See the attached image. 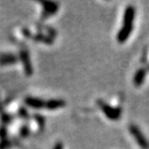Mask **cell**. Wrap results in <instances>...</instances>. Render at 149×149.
<instances>
[{"mask_svg":"<svg viewBox=\"0 0 149 149\" xmlns=\"http://www.w3.org/2000/svg\"><path fill=\"white\" fill-rule=\"evenodd\" d=\"M34 119L36 120V121L38 122V126L40 129L42 130V129L45 127V118L44 117H42L41 115L40 114H34Z\"/></svg>","mask_w":149,"mask_h":149,"instance_id":"11","label":"cell"},{"mask_svg":"<svg viewBox=\"0 0 149 149\" xmlns=\"http://www.w3.org/2000/svg\"><path fill=\"white\" fill-rule=\"evenodd\" d=\"M66 105V102L61 99H50L45 102V109L49 111H55Z\"/></svg>","mask_w":149,"mask_h":149,"instance_id":"8","label":"cell"},{"mask_svg":"<svg viewBox=\"0 0 149 149\" xmlns=\"http://www.w3.org/2000/svg\"><path fill=\"white\" fill-rule=\"evenodd\" d=\"M10 147V142L7 139L0 140V149H7Z\"/></svg>","mask_w":149,"mask_h":149,"instance_id":"14","label":"cell"},{"mask_svg":"<svg viewBox=\"0 0 149 149\" xmlns=\"http://www.w3.org/2000/svg\"><path fill=\"white\" fill-rule=\"evenodd\" d=\"M135 18V8L133 6H127L123 16V24L120 30L119 31L118 35H117V40L120 43H123L132 33L133 30V23Z\"/></svg>","mask_w":149,"mask_h":149,"instance_id":"1","label":"cell"},{"mask_svg":"<svg viewBox=\"0 0 149 149\" xmlns=\"http://www.w3.org/2000/svg\"><path fill=\"white\" fill-rule=\"evenodd\" d=\"M19 115L21 118H23V119H29V113H28L27 110L23 107L20 108V110H19Z\"/></svg>","mask_w":149,"mask_h":149,"instance_id":"13","label":"cell"},{"mask_svg":"<svg viewBox=\"0 0 149 149\" xmlns=\"http://www.w3.org/2000/svg\"><path fill=\"white\" fill-rule=\"evenodd\" d=\"M52 149H63V144L61 142H57Z\"/></svg>","mask_w":149,"mask_h":149,"instance_id":"16","label":"cell"},{"mask_svg":"<svg viewBox=\"0 0 149 149\" xmlns=\"http://www.w3.org/2000/svg\"><path fill=\"white\" fill-rule=\"evenodd\" d=\"M24 102L27 106L33 108V109H36V110H40L45 107V101L42 100L40 98H37V97H31V96H28L24 99Z\"/></svg>","mask_w":149,"mask_h":149,"instance_id":"6","label":"cell"},{"mask_svg":"<svg viewBox=\"0 0 149 149\" xmlns=\"http://www.w3.org/2000/svg\"><path fill=\"white\" fill-rule=\"evenodd\" d=\"M130 132L134 136L135 140L136 141L138 146H139L142 149H149V142L147 141V139L143 135V133L140 130L139 127L136 125H130Z\"/></svg>","mask_w":149,"mask_h":149,"instance_id":"3","label":"cell"},{"mask_svg":"<svg viewBox=\"0 0 149 149\" xmlns=\"http://www.w3.org/2000/svg\"><path fill=\"white\" fill-rule=\"evenodd\" d=\"M6 130L5 127H0V140L6 139Z\"/></svg>","mask_w":149,"mask_h":149,"instance_id":"15","label":"cell"},{"mask_svg":"<svg viewBox=\"0 0 149 149\" xmlns=\"http://www.w3.org/2000/svg\"><path fill=\"white\" fill-rule=\"evenodd\" d=\"M40 4L42 6L43 8V15L46 17L47 15H52L58 12V5L56 2L51 1H40Z\"/></svg>","mask_w":149,"mask_h":149,"instance_id":"5","label":"cell"},{"mask_svg":"<svg viewBox=\"0 0 149 149\" xmlns=\"http://www.w3.org/2000/svg\"><path fill=\"white\" fill-rule=\"evenodd\" d=\"M30 133V130L27 126H23L20 130V135L22 137H26Z\"/></svg>","mask_w":149,"mask_h":149,"instance_id":"12","label":"cell"},{"mask_svg":"<svg viewBox=\"0 0 149 149\" xmlns=\"http://www.w3.org/2000/svg\"><path fill=\"white\" fill-rule=\"evenodd\" d=\"M18 57H19V59L23 63L25 74L28 77H31L33 73V65H31V61L29 52L26 49L20 50Z\"/></svg>","mask_w":149,"mask_h":149,"instance_id":"4","label":"cell"},{"mask_svg":"<svg viewBox=\"0 0 149 149\" xmlns=\"http://www.w3.org/2000/svg\"><path fill=\"white\" fill-rule=\"evenodd\" d=\"M97 104L99 105L100 109L105 114L108 119L111 120H118L121 116V110L118 107H112V106L106 103L102 100H98Z\"/></svg>","mask_w":149,"mask_h":149,"instance_id":"2","label":"cell"},{"mask_svg":"<svg viewBox=\"0 0 149 149\" xmlns=\"http://www.w3.org/2000/svg\"><path fill=\"white\" fill-rule=\"evenodd\" d=\"M19 57L13 53H2L0 54V66H7L17 63Z\"/></svg>","mask_w":149,"mask_h":149,"instance_id":"7","label":"cell"},{"mask_svg":"<svg viewBox=\"0 0 149 149\" xmlns=\"http://www.w3.org/2000/svg\"><path fill=\"white\" fill-rule=\"evenodd\" d=\"M146 71L144 68H139L136 72L134 76V79H133L134 84L136 86H140L143 84L145 77H146Z\"/></svg>","mask_w":149,"mask_h":149,"instance_id":"9","label":"cell"},{"mask_svg":"<svg viewBox=\"0 0 149 149\" xmlns=\"http://www.w3.org/2000/svg\"><path fill=\"white\" fill-rule=\"evenodd\" d=\"M33 39L38 41L44 42L46 44H52V42H53V38L51 36H47V35L41 34V33H38L36 35H34Z\"/></svg>","mask_w":149,"mask_h":149,"instance_id":"10","label":"cell"}]
</instances>
